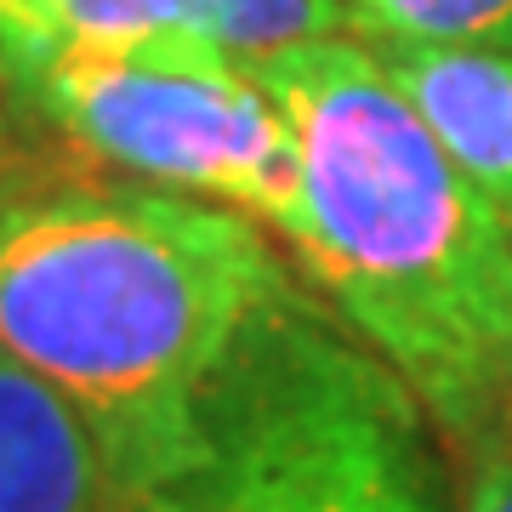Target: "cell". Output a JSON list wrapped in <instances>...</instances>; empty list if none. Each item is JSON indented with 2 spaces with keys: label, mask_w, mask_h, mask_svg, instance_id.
<instances>
[{
  "label": "cell",
  "mask_w": 512,
  "mask_h": 512,
  "mask_svg": "<svg viewBox=\"0 0 512 512\" xmlns=\"http://www.w3.org/2000/svg\"><path fill=\"white\" fill-rule=\"evenodd\" d=\"M262 74L302 154L285 239L433 433L473 444L512 416V205L433 143L370 40L296 46Z\"/></svg>",
  "instance_id": "obj_1"
},
{
  "label": "cell",
  "mask_w": 512,
  "mask_h": 512,
  "mask_svg": "<svg viewBox=\"0 0 512 512\" xmlns=\"http://www.w3.org/2000/svg\"><path fill=\"white\" fill-rule=\"evenodd\" d=\"M285 291L262 222L177 188L80 183L0 205V342L92 421L120 501L194 450Z\"/></svg>",
  "instance_id": "obj_2"
},
{
  "label": "cell",
  "mask_w": 512,
  "mask_h": 512,
  "mask_svg": "<svg viewBox=\"0 0 512 512\" xmlns=\"http://www.w3.org/2000/svg\"><path fill=\"white\" fill-rule=\"evenodd\" d=\"M427 427L325 302L285 291L211 393L194 450L120 512H456Z\"/></svg>",
  "instance_id": "obj_3"
},
{
  "label": "cell",
  "mask_w": 512,
  "mask_h": 512,
  "mask_svg": "<svg viewBox=\"0 0 512 512\" xmlns=\"http://www.w3.org/2000/svg\"><path fill=\"white\" fill-rule=\"evenodd\" d=\"M18 103L131 183L177 188L291 234L302 154L262 63L194 35L57 46Z\"/></svg>",
  "instance_id": "obj_4"
},
{
  "label": "cell",
  "mask_w": 512,
  "mask_h": 512,
  "mask_svg": "<svg viewBox=\"0 0 512 512\" xmlns=\"http://www.w3.org/2000/svg\"><path fill=\"white\" fill-rule=\"evenodd\" d=\"M0 512H120L103 439L0 342Z\"/></svg>",
  "instance_id": "obj_5"
},
{
  "label": "cell",
  "mask_w": 512,
  "mask_h": 512,
  "mask_svg": "<svg viewBox=\"0 0 512 512\" xmlns=\"http://www.w3.org/2000/svg\"><path fill=\"white\" fill-rule=\"evenodd\" d=\"M387 80L433 131V143L512 205V52L495 46H399L370 40Z\"/></svg>",
  "instance_id": "obj_6"
},
{
  "label": "cell",
  "mask_w": 512,
  "mask_h": 512,
  "mask_svg": "<svg viewBox=\"0 0 512 512\" xmlns=\"http://www.w3.org/2000/svg\"><path fill=\"white\" fill-rule=\"evenodd\" d=\"M171 35H194L245 63H274L296 46L353 35L342 0H177Z\"/></svg>",
  "instance_id": "obj_7"
},
{
  "label": "cell",
  "mask_w": 512,
  "mask_h": 512,
  "mask_svg": "<svg viewBox=\"0 0 512 512\" xmlns=\"http://www.w3.org/2000/svg\"><path fill=\"white\" fill-rule=\"evenodd\" d=\"M359 40L512 52V0H342Z\"/></svg>",
  "instance_id": "obj_8"
},
{
  "label": "cell",
  "mask_w": 512,
  "mask_h": 512,
  "mask_svg": "<svg viewBox=\"0 0 512 512\" xmlns=\"http://www.w3.org/2000/svg\"><path fill=\"white\" fill-rule=\"evenodd\" d=\"M63 46H126L143 35H171L177 0H52Z\"/></svg>",
  "instance_id": "obj_9"
},
{
  "label": "cell",
  "mask_w": 512,
  "mask_h": 512,
  "mask_svg": "<svg viewBox=\"0 0 512 512\" xmlns=\"http://www.w3.org/2000/svg\"><path fill=\"white\" fill-rule=\"evenodd\" d=\"M63 46L52 0H0V86L18 97L40 74V63Z\"/></svg>",
  "instance_id": "obj_10"
},
{
  "label": "cell",
  "mask_w": 512,
  "mask_h": 512,
  "mask_svg": "<svg viewBox=\"0 0 512 512\" xmlns=\"http://www.w3.org/2000/svg\"><path fill=\"white\" fill-rule=\"evenodd\" d=\"M456 512H512V416L461 444Z\"/></svg>",
  "instance_id": "obj_11"
},
{
  "label": "cell",
  "mask_w": 512,
  "mask_h": 512,
  "mask_svg": "<svg viewBox=\"0 0 512 512\" xmlns=\"http://www.w3.org/2000/svg\"><path fill=\"white\" fill-rule=\"evenodd\" d=\"M12 183H18V131H12V109L0 103V205L12 200Z\"/></svg>",
  "instance_id": "obj_12"
}]
</instances>
